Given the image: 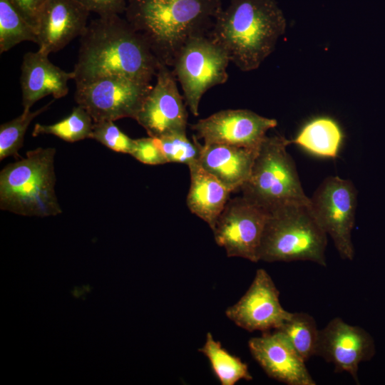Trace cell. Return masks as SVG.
Returning a JSON list of instances; mask_svg holds the SVG:
<instances>
[{"mask_svg": "<svg viewBox=\"0 0 385 385\" xmlns=\"http://www.w3.org/2000/svg\"><path fill=\"white\" fill-rule=\"evenodd\" d=\"M91 138L118 153L130 154L134 144L113 120L93 122Z\"/></svg>", "mask_w": 385, "mask_h": 385, "instance_id": "obj_27", "label": "cell"}, {"mask_svg": "<svg viewBox=\"0 0 385 385\" xmlns=\"http://www.w3.org/2000/svg\"><path fill=\"white\" fill-rule=\"evenodd\" d=\"M198 351L207 358L215 376L222 385H234L242 379H252L247 364L229 353L210 332L207 333L205 344Z\"/></svg>", "mask_w": 385, "mask_h": 385, "instance_id": "obj_21", "label": "cell"}, {"mask_svg": "<svg viewBox=\"0 0 385 385\" xmlns=\"http://www.w3.org/2000/svg\"><path fill=\"white\" fill-rule=\"evenodd\" d=\"M35 29L40 11L47 0H10Z\"/></svg>", "mask_w": 385, "mask_h": 385, "instance_id": "obj_30", "label": "cell"}, {"mask_svg": "<svg viewBox=\"0 0 385 385\" xmlns=\"http://www.w3.org/2000/svg\"><path fill=\"white\" fill-rule=\"evenodd\" d=\"M327 235L309 205L290 204L269 212L259 260L267 262L310 261L327 266Z\"/></svg>", "mask_w": 385, "mask_h": 385, "instance_id": "obj_5", "label": "cell"}, {"mask_svg": "<svg viewBox=\"0 0 385 385\" xmlns=\"http://www.w3.org/2000/svg\"><path fill=\"white\" fill-rule=\"evenodd\" d=\"M376 353L374 339L359 326L334 317L319 329L316 356L333 364L336 372L349 373L359 384V364Z\"/></svg>", "mask_w": 385, "mask_h": 385, "instance_id": "obj_13", "label": "cell"}, {"mask_svg": "<svg viewBox=\"0 0 385 385\" xmlns=\"http://www.w3.org/2000/svg\"><path fill=\"white\" fill-rule=\"evenodd\" d=\"M258 150L204 143L197 162L232 192L240 189L250 178Z\"/></svg>", "mask_w": 385, "mask_h": 385, "instance_id": "obj_18", "label": "cell"}, {"mask_svg": "<svg viewBox=\"0 0 385 385\" xmlns=\"http://www.w3.org/2000/svg\"><path fill=\"white\" fill-rule=\"evenodd\" d=\"M275 0H230L218 14L209 36L242 71H252L273 52L286 29Z\"/></svg>", "mask_w": 385, "mask_h": 385, "instance_id": "obj_3", "label": "cell"}, {"mask_svg": "<svg viewBox=\"0 0 385 385\" xmlns=\"http://www.w3.org/2000/svg\"><path fill=\"white\" fill-rule=\"evenodd\" d=\"M279 301V292L268 272L258 269L249 289L225 314L237 326L248 332L276 330L289 319Z\"/></svg>", "mask_w": 385, "mask_h": 385, "instance_id": "obj_12", "label": "cell"}, {"mask_svg": "<svg viewBox=\"0 0 385 385\" xmlns=\"http://www.w3.org/2000/svg\"><path fill=\"white\" fill-rule=\"evenodd\" d=\"M88 11L99 16L120 15L125 13L128 0H76Z\"/></svg>", "mask_w": 385, "mask_h": 385, "instance_id": "obj_29", "label": "cell"}, {"mask_svg": "<svg viewBox=\"0 0 385 385\" xmlns=\"http://www.w3.org/2000/svg\"><path fill=\"white\" fill-rule=\"evenodd\" d=\"M53 102L51 101L35 111L24 110L20 115L0 125L1 160L8 156L19 157L18 152L23 146L29 125L36 116L46 111Z\"/></svg>", "mask_w": 385, "mask_h": 385, "instance_id": "obj_25", "label": "cell"}, {"mask_svg": "<svg viewBox=\"0 0 385 385\" xmlns=\"http://www.w3.org/2000/svg\"><path fill=\"white\" fill-rule=\"evenodd\" d=\"M130 155L147 165H163L168 163L161 150L154 143L153 137L150 136L135 139Z\"/></svg>", "mask_w": 385, "mask_h": 385, "instance_id": "obj_28", "label": "cell"}, {"mask_svg": "<svg viewBox=\"0 0 385 385\" xmlns=\"http://www.w3.org/2000/svg\"><path fill=\"white\" fill-rule=\"evenodd\" d=\"M269 212L243 196L228 200L212 230L216 243L227 257L257 262Z\"/></svg>", "mask_w": 385, "mask_h": 385, "instance_id": "obj_10", "label": "cell"}, {"mask_svg": "<svg viewBox=\"0 0 385 385\" xmlns=\"http://www.w3.org/2000/svg\"><path fill=\"white\" fill-rule=\"evenodd\" d=\"M20 85L24 110L46 96L61 98L68 93V82L74 79L73 71L67 72L52 63L48 54L38 49L24 54L21 66Z\"/></svg>", "mask_w": 385, "mask_h": 385, "instance_id": "obj_17", "label": "cell"}, {"mask_svg": "<svg viewBox=\"0 0 385 385\" xmlns=\"http://www.w3.org/2000/svg\"><path fill=\"white\" fill-rule=\"evenodd\" d=\"M80 43L73 71L76 85L110 75L150 83L156 75L160 62L143 36L119 15L91 21Z\"/></svg>", "mask_w": 385, "mask_h": 385, "instance_id": "obj_1", "label": "cell"}, {"mask_svg": "<svg viewBox=\"0 0 385 385\" xmlns=\"http://www.w3.org/2000/svg\"><path fill=\"white\" fill-rule=\"evenodd\" d=\"M342 140V133L338 124L332 118H317L307 123L297 138L289 140L311 153L334 158Z\"/></svg>", "mask_w": 385, "mask_h": 385, "instance_id": "obj_20", "label": "cell"}, {"mask_svg": "<svg viewBox=\"0 0 385 385\" xmlns=\"http://www.w3.org/2000/svg\"><path fill=\"white\" fill-rule=\"evenodd\" d=\"M93 120L81 106L73 107L71 113L62 120L51 125L36 123L32 135H53L64 141L74 143L91 138Z\"/></svg>", "mask_w": 385, "mask_h": 385, "instance_id": "obj_24", "label": "cell"}, {"mask_svg": "<svg viewBox=\"0 0 385 385\" xmlns=\"http://www.w3.org/2000/svg\"><path fill=\"white\" fill-rule=\"evenodd\" d=\"M23 41L36 43L35 28L21 14L10 0H0V53Z\"/></svg>", "mask_w": 385, "mask_h": 385, "instance_id": "obj_23", "label": "cell"}, {"mask_svg": "<svg viewBox=\"0 0 385 385\" xmlns=\"http://www.w3.org/2000/svg\"><path fill=\"white\" fill-rule=\"evenodd\" d=\"M188 168L190 186L187 195V206L212 230L231 192L198 162L189 165Z\"/></svg>", "mask_w": 385, "mask_h": 385, "instance_id": "obj_19", "label": "cell"}, {"mask_svg": "<svg viewBox=\"0 0 385 385\" xmlns=\"http://www.w3.org/2000/svg\"><path fill=\"white\" fill-rule=\"evenodd\" d=\"M222 9L221 0H128L125 19L158 61L172 67L188 41L210 34Z\"/></svg>", "mask_w": 385, "mask_h": 385, "instance_id": "obj_2", "label": "cell"}, {"mask_svg": "<svg viewBox=\"0 0 385 385\" xmlns=\"http://www.w3.org/2000/svg\"><path fill=\"white\" fill-rule=\"evenodd\" d=\"M230 62L227 52L209 35L190 38L180 50L173 71L192 115H199L200 100L207 90L227 81Z\"/></svg>", "mask_w": 385, "mask_h": 385, "instance_id": "obj_7", "label": "cell"}, {"mask_svg": "<svg viewBox=\"0 0 385 385\" xmlns=\"http://www.w3.org/2000/svg\"><path fill=\"white\" fill-rule=\"evenodd\" d=\"M296 352L307 361L316 355L319 329L314 318L305 312H292L278 329Z\"/></svg>", "mask_w": 385, "mask_h": 385, "instance_id": "obj_22", "label": "cell"}, {"mask_svg": "<svg viewBox=\"0 0 385 385\" xmlns=\"http://www.w3.org/2000/svg\"><path fill=\"white\" fill-rule=\"evenodd\" d=\"M289 144L282 135H267L250 176L240 188L245 198L268 212L290 204L309 205L295 163L287 151Z\"/></svg>", "mask_w": 385, "mask_h": 385, "instance_id": "obj_6", "label": "cell"}, {"mask_svg": "<svg viewBox=\"0 0 385 385\" xmlns=\"http://www.w3.org/2000/svg\"><path fill=\"white\" fill-rule=\"evenodd\" d=\"M357 191L353 183L338 176L325 178L309 197L317 223L329 235L343 260H354L351 232L355 223Z\"/></svg>", "mask_w": 385, "mask_h": 385, "instance_id": "obj_8", "label": "cell"}, {"mask_svg": "<svg viewBox=\"0 0 385 385\" xmlns=\"http://www.w3.org/2000/svg\"><path fill=\"white\" fill-rule=\"evenodd\" d=\"M54 148H37L0 173V208L26 216L61 212L55 192Z\"/></svg>", "mask_w": 385, "mask_h": 385, "instance_id": "obj_4", "label": "cell"}, {"mask_svg": "<svg viewBox=\"0 0 385 385\" xmlns=\"http://www.w3.org/2000/svg\"><path fill=\"white\" fill-rule=\"evenodd\" d=\"M144 83L118 75L105 76L76 85L75 101L92 117L93 122L135 119L152 89Z\"/></svg>", "mask_w": 385, "mask_h": 385, "instance_id": "obj_9", "label": "cell"}, {"mask_svg": "<svg viewBox=\"0 0 385 385\" xmlns=\"http://www.w3.org/2000/svg\"><path fill=\"white\" fill-rule=\"evenodd\" d=\"M156 83L144 100L135 120L150 137L186 133L188 112L177 78L169 66L160 63Z\"/></svg>", "mask_w": 385, "mask_h": 385, "instance_id": "obj_11", "label": "cell"}, {"mask_svg": "<svg viewBox=\"0 0 385 385\" xmlns=\"http://www.w3.org/2000/svg\"><path fill=\"white\" fill-rule=\"evenodd\" d=\"M250 351L266 374L288 385H316L305 361L279 331L262 332L248 342Z\"/></svg>", "mask_w": 385, "mask_h": 385, "instance_id": "obj_15", "label": "cell"}, {"mask_svg": "<svg viewBox=\"0 0 385 385\" xmlns=\"http://www.w3.org/2000/svg\"><path fill=\"white\" fill-rule=\"evenodd\" d=\"M277 125L275 119L266 118L247 109H227L199 120L191 125L195 138L204 143L226 144L258 149L267 132Z\"/></svg>", "mask_w": 385, "mask_h": 385, "instance_id": "obj_14", "label": "cell"}, {"mask_svg": "<svg viewBox=\"0 0 385 385\" xmlns=\"http://www.w3.org/2000/svg\"><path fill=\"white\" fill-rule=\"evenodd\" d=\"M89 14L76 0H47L36 26L38 50L49 55L81 37L87 28Z\"/></svg>", "mask_w": 385, "mask_h": 385, "instance_id": "obj_16", "label": "cell"}, {"mask_svg": "<svg viewBox=\"0 0 385 385\" xmlns=\"http://www.w3.org/2000/svg\"><path fill=\"white\" fill-rule=\"evenodd\" d=\"M153 138L168 163H183L188 166L199 160L201 144L195 136L193 141L187 138L186 133H171Z\"/></svg>", "mask_w": 385, "mask_h": 385, "instance_id": "obj_26", "label": "cell"}]
</instances>
